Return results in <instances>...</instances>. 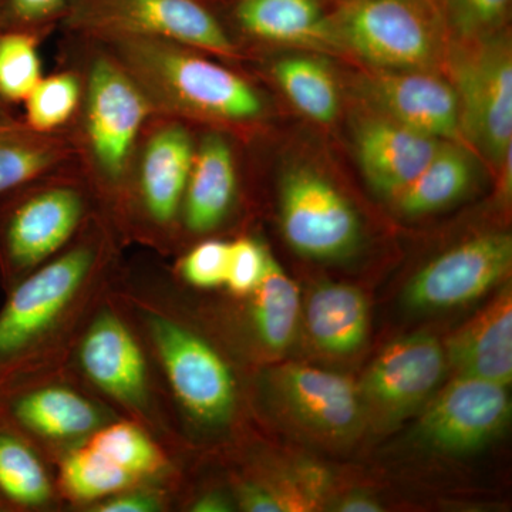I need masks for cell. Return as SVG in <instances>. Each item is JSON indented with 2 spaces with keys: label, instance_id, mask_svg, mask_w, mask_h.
Returning <instances> with one entry per match:
<instances>
[{
  "label": "cell",
  "instance_id": "obj_10",
  "mask_svg": "<svg viewBox=\"0 0 512 512\" xmlns=\"http://www.w3.org/2000/svg\"><path fill=\"white\" fill-rule=\"evenodd\" d=\"M148 113L150 99L124 64L97 59L90 70L86 133L94 167L107 184L123 181Z\"/></svg>",
  "mask_w": 512,
  "mask_h": 512
},
{
  "label": "cell",
  "instance_id": "obj_39",
  "mask_svg": "<svg viewBox=\"0 0 512 512\" xmlns=\"http://www.w3.org/2000/svg\"><path fill=\"white\" fill-rule=\"evenodd\" d=\"M0 512H8V510H6L5 505H3L2 503H0Z\"/></svg>",
  "mask_w": 512,
  "mask_h": 512
},
{
  "label": "cell",
  "instance_id": "obj_28",
  "mask_svg": "<svg viewBox=\"0 0 512 512\" xmlns=\"http://www.w3.org/2000/svg\"><path fill=\"white\" fill-rule=\"evenodd\" d=\"M43 30H0V100L25 101L42 79L37 43Z\"/></svg>",
  "mask_w": 512,
  "mask_h": 512
},
{
  "label": "cell",
  "instance_id": "obj_11",
  "mask_svg": "<svg viewBox=\"0 0 512 512\" xmlns=\"http://www.w3.org/2000/svg\"><path fill=\"white\" fill-rule=\"evenodd\" d=\"M281 224L298 254L320 261L339 259L359 245L355 208L328 178L308 167L285 174L281 185Z\"/></svg>",
  "mask_w": 512,
  "mask_h": 512
},
{
  "label": "cell",
  "instance_id": "obj_9",
  "mask_svg": "<svg viewBox=\"0 0 512 512\" xmlns=\"http://www.w3.org/2000/svg\"><path fill=\"white\" fill-rule=\"evenodd\" d=\"M117 417L109 404L66 372L0 396V419L23 434L43 456L52 454L57 460Z\"/></svg>",
  "mask_w": 512,
  "mask_h": 512
},
{
  "label": "cell",
  "instance_id": "obj_6",
  "mask_svg": "<svg viewBox=\"0 0 512 512\" xmlns=\"http://www.w3.org/2000/svg\"><path fill=\"white\" fill-rule=\"evenodd\" d=\"M70 29L110 43L154 39L235 59L237 45L205 0H69Z\"/></svg>",
  "mask_w": 512,
  "mask_h": 512
},
{
  "label": "cell",
  "instance_id": "obj_29",
  "mask_svg": "<svg viewBox=\"0 0 512 512\" xmlns=\"http://www.w3.org/2000/svg\"><path fill=\"white\" fill-rule=\"evenodd\" d=\"M80 101V83L72 73L40 79L26 97V119L33 130L53 133L73 116Z\"/></svg>",
  "mask_w": 512,
  "mask_h": 512
},
{
  "label": "cell",
  "instance_id": "obj_20",
  "mask_svg": "<svg viewBox=\"0 0 512 512\" xmlns=\"http://www.w3.org/2000/svg\"><path fill=\"white\" fill-rule=\"evenodd\" d=\"M231 16L241 32L264 42L336 47L320 0H234Z\"/></svg>",
  "mask_w": 512,
  "mask_h": 512
},
{
  "label": "cell",
  "instance_id": "obj_18",
  "mask_svg": "<svg viewBox=\"0 0 512 512\" xmlns=\"http://www.w3.org/2000/svg\"><path fill=\"white\" fill-rule=\"evenodd\" d=\"M194 146L180 124L158 128L147 141L138 177V201L148 224L165 231L181 214Z\"/></svg>",
  "mask_w": 512,
  "mask_h": 512
},
{
  "label": "cell",
  "instance_id": "obj_14",
  "mask_svg": "<svg viewBox=\"0 0 512 512\" xmlns=\"http://www.w3.org/2000/svg\"><path fill=\"white\" fill-rule=\"evenodd\" d=\"M446 352L429 333L394 340L376 357L359 384L363 410L393 424L412 413L439 384Z\"/></svg>",
  "mask_w": 512,
  "mask_h": 512
},
{
  "label": "cell",
  "instance_id": "obj_21",
  "mask_svg": "<svg viewBox=\"0 0 512 512\" xmlns=\"http://www.w3.org/2000/svg\"><path fill=\"white\" fill-rule=\"evenodd\" d=\"M237 194V171L227 141L217 134L205 137L194 154L185 188L184 225L194 234H207L227 218Z\"/></svg>",
  "mask_w": 512,
  "mask_h": 512
},
{
  "label": "cell",
  "instance_id": "obj_30",
  "mask_svg": "<svg viewBox=\"0 0 512 512\" xmlns=\"http://www.w3.org/2000/svg\"><path fill=\"white\" fill-rule=\"evenodd\" d=\"M448 32L458 40H474L503 29L511 0H434Z\"/></svg>",
  "mask_w": 512,
  "mask_h": 512
},
{
  "label": "cell",
  "instance_id": "obj_15",
  "mask_svg": "<svg viewBox=\"0 0 512 512\" xmlns=\"http://www.w3.org/2000/svg\"><path fill=\"white\" fill-rule=\"evenodd\" d=\"M382 116L444 141L461 137L460 110L451 83L427 70H379L362 83Z\"/></svg>",
  "mask_w": 512,
  "mask_h": 512
},
{
  "label": "cell",
  "instance_id": "obj_23",
  "mask_svg": "<svg viewBox=\"0 0 512 512\" xmlns=\"http://www.w3.org/2000/svg\"><path fill=\"white\" fill-rule=\"evenodd\" d=\"M72 151L63 138L40 133L0 106V200L45 180Z\"/></svg>",
  "mask_w": 512,
  "mask_h": 512
},
{
  "label": "cell",
  "instance_id": "obj_34",
  "mask_svg": "<svg viewBox=\"0 0 512 512\" xmlns=\"http://www.w3.org/2000/svg\"><path fill=\"white\" fill-rule=\"evenodd\" d=\"M167 507V494L163 488L151 484L137 485L92 505L93 512H158Z\"/></svg>",
  "mask_w": 512,
  "mask_h": 512
},
{
  "label": "cell",
  "instance_id": "obj_37",
  "mask_svg": "<svg viewBox=\"0 0 512 512\" xmlns=\"http://www.w3.org/2000/svg\"><path fill=\"white\" fill-rule=\"evenodd\" d=\"M340 512H380L383 510L382 505L377 503L375 498L369 495L352 494L343 498L335 508Z\"/></svg>",
  "mask_w": 512,
  "mask_h": 512
},
{
  "label": "cell",
  "instance_id": "obj_8",
  "mask_svg": "<svg viewBox=\"0 0 512 512\" xmlns=\"http://www.w3.org/2000/svg\"><path fill=\"white\" fill-rule=\"evenodd\" d=\"M87 220V198L77 185L40 180L2 198L0 284L5 292L59 254Z\"/></svg>",
  "mask_w": 512,
  "mask_h": 512
},
{
  "label": "cell",
  "instance_id": "obj_3",
  "mask_svg": "<svg viewBox=\"0 0 512 512\" xmlns=\"http://www.w3.org/2000/svg\"><path fill=\"white\" fill-rule=\"evenodd\" d=\"M72 359L93 393L165 443L170 427L158 402L161 383L154 382L153 360L116 288L87 322Z\"/></svg>",
  "mask_w": 512,
  "mask_h": 512
},
{
  "label": "cell",
  "instance_id": "obj_40",
  "mask_svg": "<svg viewBox=\"0 0 512 512\" xmlns=\"http://www.w3.org/2000/svg\"><path fill=\"white\" fill-rule=\"evenodd\" d=\"M335 2L338 3V5H339V3L349 2V0H335Z\"/></svg>",
  "mask_w": 512,
  "mask_h": 512
},
{
  "label": "cell",
  "instance_id": "obj_36",
  "mask_svg": "<svg viewBox=\"0 0 512 512\" xmlns=\"http://www.w3.org/2000/svg\"><path fill=\"white\" fill-rule=\"evenodd\" d=\"M234 510L231 500L220 491H208L195 498L190 505L192 512H229Z\"/></svg>",
  "mask_w": 512,
  "mask_h": 512
},
{
  "label": "cell",
  "instance_id": "obj_31",
  "mask_svg": "<svg viewBox=\"0 0 512 512\" xmlns=\"http://www.w3.org/2000/svg\"><path fill=\"white\" fill-rule=\"evenodd\" d=\"M228 242L210 239L201 242L181 259L178 272L185 284L210 291L225 286L228 272Z\"/></svg>",
  "mask_w": 512,
  "mask_h": 512
},
{
  "label": "cell",
  "instance_id": "obj_24",
  "mask_svg": "<svg viewBox=\"0 0 512 512\" xmlns=\"http://www.w3.org/2000/svg\"><path fill=\"white\" fill-rule=\"evenodd\" d=\"M60 497L46 457L0 419V503L8 511H40Z\"/></svg>",
  "mask_w": 512,
  "mask_h": 512
},
{
  "label": "cell",
  "instance_id": "obj_17",
  "mask_svg": "<svg viewBox=\"0 0 512 512\" xmlns=\"http://www.w3.org/2000/svg\"><path fill=\"white\" fill-rule=\"evenodd\" d=\"M441 141L389 117H373L357 127V161L373 190L396 198L426 167Z\"/></svg>",
  "mask_w": 512,
  "mask_h": 512
},
{
  "label": "cell",
  "instance_id": "obj_13",
  "mask_svg": "<svg viewBox=\"0 0 512 512\" xmlns=\"http://www.w3.org/2000/svg\"><path fill=\"white\" fill-rule=\"evenodd\" d=\"M510 416L507 386L458 375L424 410L417 434L441 453L466 454L493 440Z\"/></svg>",
  "mask_w": 512,
  "mask_h": 512
},
{
  "label": "cell",
  "instance_id": "obj_4",
  "mask_svg": "<svg viewBox=\"0 0 512 512\" xmlns=\"http://www.w3.org/2000/svg\"><path fill=\"white\" fill-rule=\"evenodd\" d=\"M144 93L163 106L197 117L245 123L264 110L261 96L241 76L198 56L190 47L154 39L110 42Z\"/></svg>",
  "mask_w": 512,
  "mask_h": 512
},
{
  "label": "cell",
  "instance_id": "obj_25",
  "mask_svg": "<svg viewBox=\"0 0 512 512\" xmlns=\"http://www.w3.org/2000/svg\"><path fill=\"white\" fill-rule=\"evenodd\" d=\"M473 178L470 154L453 141H441L426 167L393 200L406 217L433 214L464 197Z\"/></svg>",
  "mask_w": 512,
  "mask_h": 512
},
{
  "label": "cell",
  "instance_id": "obj_38",
  "mask_svg": "<svg viewBox=\"0 0 512 512\" xmlns=\"http://www.w3.org/2000/svg\"><path fill=\"white\" fill-rule=\"evenodd\" d=\"M8 26V16H6V0H0V30H3ZM0 106H8L0 100Z\"/></svg>",
  "mask_w": 512,
  "mask_h": 512
},
{
  "label": "cell",
  "instance_id": "obj_32",
  "mask_svg": "<svg viewBox=\"0 0 512 512\" xmlns=\"http://www.w3.org/2000/svg\"><path fill=\"white\" fill-rule=\"evenodd\" d=\"M269 254L254 239L241 238L229 244L227 286L237 298H245L258 288L265 274Z\"/></svg>",
  "mask_w": 512,
  "mask_h": 512
},
{
  "label": "cell",
  "instance_id": "obj_7",
  "mask_svg": "<svg viewBox=\"0 0 512 512\" xmlns=\"http://www.w3.org/2000/svg\"><path fill=\"white\" fill-rule=\"evenodd\" d=\"M451 53V86L460 110L461 138L501 167L512 151V49L501 29L460 40Z\"/></svg>",
  "mask_w": 512,
  "mask_h": 512
},
{
  "label": "cell",
  "instance_id": "obj_35",
  "mask_svg": "<svg viewBox=\"0 0 512 512\" xmlns=\"http://www.w3.org/2000/svg\"><path fill=\"white\" fill-rule=\"evenodd\" d=\"M237 503L241 510L249 512H293L292 500L284 485L265 481H244L237 488Z\"/></svg>",
  "mask_w": 512,
  "mask_h": 512
},
{
  "label": "cell",
  "instance_id": "obj_22",
  "mask_svg": "<svg viewBox=\"0 0 512 512\" xmlns=\"http://www.w3.org/2000/svg\"><path fill=\"white\" fill-rule=\"evenodd\" d=\"M306 328L323 352L342 356L357 352L369 330L365 295L352 285H320L306 305Z\"/></svg>",
  "mask_w": 512,
  "mask_h": 512
},
{
  "label": "cell",
  "instance_id": "obj_33",
  "mask_svg": "<svg viewBox=\"0 0 512 512\" xmlns=\"http://www.w3.org/2000/svg\"><path fill=\"white\" fill-rule=\"evenodd\" d=\"M69 0H6V28L46 30L62 19Z\"/></svg>",
  "mask_w": 512,
  "mask_h": 512
},
{
  "label": "cell",
  "instance_id": "obj_26",
  "mask_svg": "<svg viewBox=\"0 0 512 512\" xmlns=\"http://www.w3.org/2000/svg\"><path fill=\"white\" fill-rule=\"evenodd\" d=\"M249 296V319L256 342L266 352L281 355L295 340L301 318L298 286L269 255L262 281Z\"/></svg>",
  "mask_w": 512,
  "mask_h": 512
},
{
  "label": "cell",
  "instance_id": "obj_27",
  "mask_svg": "<svg viewBox=\"0 0 512 512\" xmlns=\"http://www.w3.org/2000/svg\"><path fill=\"white\" fill-rule=\"evenodd\" d=\"M274 74L293 106L320 124L338 117V84L322 60L308 56L285 57L275 64Z\"/></svg>",
  "mask_w": 512,
  "mask_h": 512
},
{
  "label": "cell",
  "instance_id": "obj_1",
  "mask_svg": "<svg viewBox=\"0 0 512 512\" xmlns=\"http://www.w3.org/2000/svg\"><path fill=\"white\" fill-rule=\"evenodd\" d=\"M116 242L100 218L6 292L0 309V396L66 372L77 340L117 284Z\"/></svg>",
  "mask_w": 512,
  "mask_h": 512
},
{
  "label": "cell",
  "instance_id": "obj_19",
  "mask_svg": "<svg viewBox=\"0 0 512 512\" xmlns=\"http://www.w3.org/2000/svg\"><path fill=\"white\" fill-rule=\"evenodd\" d=\"M446 359L458 375L510 386L512 382V293L508 286L447 343Z\"/></svg>",
  "mask_w": 512,
  "mask_h": 512
},
{
  "label": "cell",
  "instance_id": "obj_5",
  "mask_svg": "<svg viewBox=\"0 0 512 512\" xmlns=\"http://www.w3.org/2000/svg\"><path fill=\"white\" fill-rule=\"evenodd\" d=\"M329 20L335 46L379 70L431 72L450 37L434 0H349Z\"/></svg>",
  "mask_w": 512,
  "mask_h": 512
},
{
  "label": "cell",
  "instance_id": "obj_16",
  "mask_svg": "<svg viewBox=\"0 0 512 512\" xmlns=\"http://www.w3.org/2000/svg\"><path fill=\"white\" fill-rule=\"evenodd\" d=\"M274 387L296 419L322 436H353L362 426L359 386L318 367L286 365L274 373Z\"/></svg>",
  "mask_w": 512,
  "mask_h": 512
},
{
  "label": "cell",
  "instance_id": "obj_2",
  "mask_svg": "<svg viewBox=\"0 0 512 512\" xmlns=\"http://www.w3.org/2000/svg\"><path fill=\"white\" fill-rule=\"evenodd\" d=\"M146 343L164 389L185 419L205 430L227 426L237 412V380L224 356L164 301L117 291Z\"/></svg>",
  "mask_w": 512,
  "mask_h": 512
},
{
  "label": "cell",
  "instance_id": "obj_12",
  "mask_svg": "<svg viewBox=\"0 0 512 512\" xmlns=\"http://www.w3.org/2000/svg\"><path fill=\"white\" fill-rule=\"evenodd\" d=\"M511 266V235H481L451 248L420 269L407 285L404 301L417 311L466 305L510 274Z\"/></svg>",
  "mask_w": 512,
  "mask_h": 512
}]
</instances>
